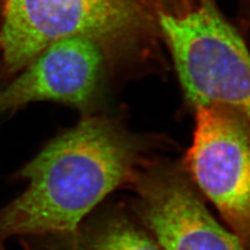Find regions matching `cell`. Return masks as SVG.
Here are the masks:
<instances>
[{"label": "cell", "instance_id": "obj_2", "mask_svg": "<svg viewBox=\"0 0 250 250\" xmlns=\"http://www.w3.org/2000/svg\"><path fill=\"white\" fill-rule=\"evenodd\" d=\"M185 96L194 107L223 104L250 123V52L212 0L158 13Z\"/></svg>", "mask_w": 250, "mask_h": 250}, {"label": "cell", "instance_id": "obj_7", "mask_svg": "<svg viewBox=\"0 0 250 250\" xmlns=\"http://www.w3.org/2000/svg\"><path fill=\"white\" fill-rule=\"evenodd\" d=\"M25 242L27 250H164L143 224L116 209L85 219L69 236Z\"/></svg>", "mask_w": 250, "mask_h": 250}, {"label": "cell", "instance_id": "obj_9", "mask_svg": "<svg viewBox=\"0 0 250 250\" xmlns=\"http://www.w3.org/2000/svg\"><path fill=\"white\" fill-rule=\"evenodd\" d=\"M0 250H4V248H3V245H2V244H0Z\"/></svg>", "mask_w": 250, "mask_h": 250}, {"label": "cell", "instance_id": "obj_3", "mask_svg": "<svg viewBox=\"0 0 250 250\" xmlns=\"http://www.w3.org/2000/svg\"><path fill=\"white\" fill-rule=\"evenodd\" d=\"M147 9L138 0H3V62L20 70L47 47L76 36L124 41L151 25Z\"/></svg>", "mask_w": 250, "mask_h": 250}, {"label": "cell", "instance_id": "obj_6", "mask_svg": "<svg viewBox=\"0 0 250 250\" xmlns=\"http://www.w3.org/2000/svg\"><path fill=\"white\" fill-rule=\"evenodd\" d=\"M101 46L95 39L76 36L47 47L0 92V113L41 100L85 104L103 70Z\"/></svg>", "mask_w": 250, "mask_h": 250}, {"label": "cell", "instance_id": "obj_1", "mask_svg": "<svg viewBox=\"0 0 250 250\" xmlns=\"http://www.w3.org/2000/svg\"><path fill=\"white\" fill-rule=\"evenodd\" d=\"M138 152L135 139L115 121L83 119L20 171L28 186L0 209V244L74 233L107 195L134 178Z\"/></svg>", "mask_w": 250, "mask_h": 250}, {"label": "cell", "instance_id": "obj_4", "mask_svg": "<svg viewBox=\"0 0 250 250\" xmlns=\"http://www.w3.org/2000/svg\"><path fill=\"white\" fill-rule=\"evenodd\" d=\"M186 172L250 249V123L223 104L197 106Z\"/></svg>", "mask_w": 250, "mask_h": 250}, {"label": "cell", "instance_id": "obj_8", "mask_svg": "<svg viewBox=\"0 0 250 250\" xmlns=\"http://www.w3.org/2000/svg\"><path fill=\"white\" fill-rule=\"evenodd\" d=\"M138 1L149 9L151 6H159L161 0H138Z\"/></svg>", "mask_w": 250, "mask_h": 250}, {"label": "cell", "instance_id": "obj_5", "mask_svg": "<svg viewBox=\"0 0 250 250\" xmlns=\"http://www.w3.org/2000/svg\"><path fill=\"white\" fill-rule=\"evenodd\" d=\"M136 212L164 250H249L208 209L186 171L155 167L134 177Z\"/></svg>", "mask_w": 250, "mask_h": 250}]
</instances>
